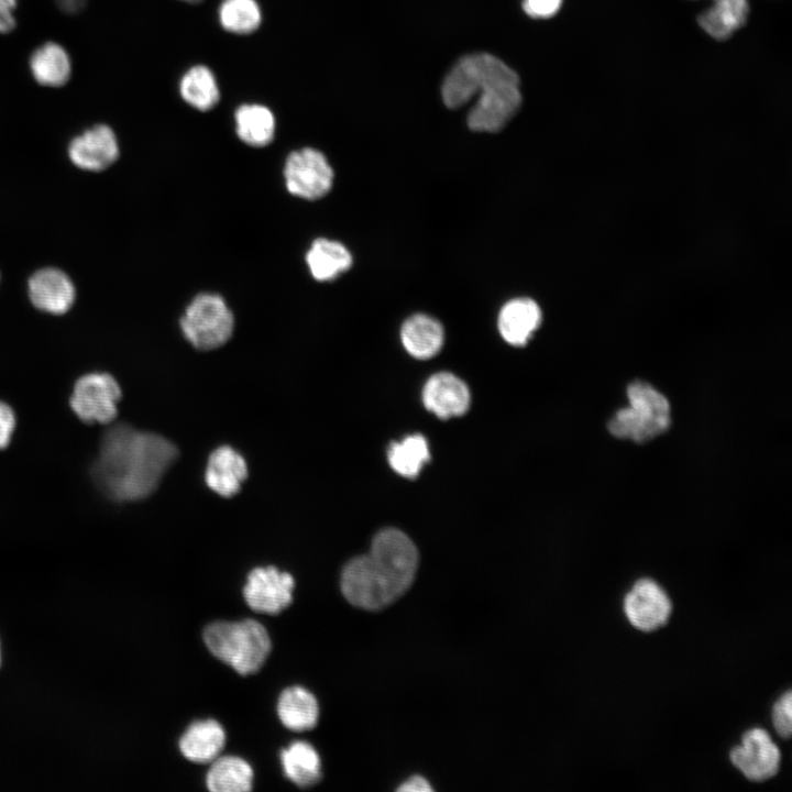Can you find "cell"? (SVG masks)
Segmentation results:
<instances>
[{"label": "cell", "mask_w": 792, "mask_h": 792, "mask_svg": "<svg viewBox=\"0 0 792 792\" xmlns=\"http://www.w3.org/2000/svg\"><path fill=\"white\" fill-rule=\"evenodd\" d=\"M176 459L177 448L168 439L122 424L105 433L91 474L110 498L139 501L155 491Z\"/></svg>", "instance_id": "cell-1"}, {"label": "cell", "mask_w": 792, "mask_h": 792, "mask_svg": "<svg viewBox=\"0 0 792 792\" xmlns=\"http://www.w3.org/2000/svg\"><path fill=\"white\" fill-rule=\"evenodd\" d=\"M479 94L469 112L473 131L497 132L512 119L521 102L517 74L499 58L477 53L464 56L442 85L447 107L459 108Z\"/></svg>", "instance_id": "cell-2"}, {"label": "cell", "mask_w": 792, "mask_h": 792, "mask_svg": "<svg viewBox=\"0 0 792 792\" xmlns=\"http://www.w3.org/2000/svg\"><path fill=\"white\" fill-rule=\"evenodd\" d=\"M419 553L411 539L396 528L378 531L366 554L369 581L380 603L387 607L410 587Z\"/></svg>", "instance_id": "cell-3"}, {"label": "cell", "mask_w": 792, "mask_h": 792, "mask_svg": "<svg viewBox=\"0 0 792 792\" xmlns=\"http://www.w3.org/2000/svg\"><path fill=\"white\" fill-rule=\"evenodd\" d=\"M204 640L217 659L242 675L258 671L272 647L266 628L254 619L211 623Z\"/></svg>", "instance_id": "cell-4"}, {"label": "cell", "mask_w": 792, "mask_h": 792, "mask_svg": "<svg viewBox=\"0 0 792 792\" xmlns=\"http://www.w3.org/2000/svg\"><path fill=\"white\" fill-rule=\"evenodd\" d=\"M627 396L629 407L618 410L608 422L613 436L641 443L669 428L670 405L659 391L635 381L629 384Z\"/></svg>", "instance_id": "cell-5"}, {"label": "cell", "mask_w": 792, "mask_h": 792, "mask_svg": "<svg viewBox=\"0 0 792 792\" xmlns=\"http://www.w3.org/2000/svg\"><path fill=\"white\" fill-rule=\"evenodd\" d=\"M234 319L224 299L217 294H199L180 318L186 340L198 350L223 345L232 336Z\"/></svg>", "instance_id": "cell-6"}, {"label": "cell", "mask_w": 792, "mask_h": 792, "mask_svg": "<svg viewBox=\"0 0 792 792\" xmlns=\"http://www.w3.org/2000/svg\"><path fill=\"white\" fill-rule=\"evenodd\" d=\"M121 388L108 373H89L77 380L70 396L74 413L85 422L108 424L117 416Z\"/></svg>", "instance_id": "cell-7"}, {"label": "cell", "mask_w": 792, "mask_h": 792, "mask_svg": "<svg viewBox=\"0 0 792 792\" xmlns=\"http://www.w3.org/2000/svg\"><path fill=\"white\" fill-rule=\"evenodd\" d=\"M284 178L292 195L315 200L326 196L331 189L333 170L320 151L305 147L287 156Z\"/></svg>", "instance_id": "cell-8"}, {"label": "cell", "mask_w": 792, "mask_h": 792, "mask_svg": "<svg viewBox=\"0 0 792 792\" xmlns=\"http://www.w3.org/2000/svg\"><path fill=\"white\" fill-rule=\"evenodd\" d=\"M295 580L275 566L253 569L243 588L246 604L255 612L278 614L293 601Z\"/></svg>", "instance_id": "cell-9"}, {"label": "cell", "mask_w": 792, "mask_h": 792, "mask_svg": "<svg viewBox=\"0 0 792 792\" xmlns=\"http://www.w3.org/2000/svg\"><path fill=\"white\" fill-rule=\"evenodd\" d=\"M730 760L747 779L761 782L777 774L781 754L765 729L752 728L744 734L741 745L730 751Z\"/></svg>", "instance_id": "cell-10"}, {"label": "cell", "mask_w": 792, "mask_h": 792, "mask_svg": "<svg viewBox=\"0 0 792 792\" xmlns=\"http://www.w3.org/2000/svg\"><path fill=\"white\" fill-rule=\"evenodd\" d=\"M672 610L666 591L653 580H638L624 600L628 622L641 631H652L663 626Z\"/></svg>", "instance_id": "cell-11"}, {"label": "cell", "mask_w": 792, "mask_h": 792, "mask_svg": "<svg viewBox=\"0 0 792 792\" xmlns=\"http://www.w3.org/2000/svg\"><path fill=\"white\" fill-rule=\"evenodd\" d=\"M67 151L75 166L89 172L103 170L119 157L116 133L102 123L95 124L72 139Z\"/></svg>", "instance_id": "cell-12"}, {"label": "cell", "mask_w": 792, "mask_h": 792, "mask_svg": "<svg viewBox=\"0 0 792 792\" xmlns=\"http://www.w3.org/2000/svg\"><path fill=\"white\" fill-rule=\"evenodd\" d=\"M28 292L35 308L53 315L67 312L76 297L72 279L54 267L36 271L29 279Z\"/></svg>", "instance_id": "cell-13"}, {"label": "cell", "mask_w": 792, "mask_h": 792, "mask_svg": "<svg viewBox=\"0 0 792 792\" xmlns=\"http://www.w3.org/2000/svg\"><path fill=\"white\" fill-rule=\"evenodd\" d=\"M425 407L439 418L463 415L470 406V392L458 376L441 372L432 375L422 391Z\"/></svg>", "instance_id": "cell-14"}, {"label": "cell", "mask_w": 792, "mask_h": 792, "mask_svg": "<svg viewBox=\"0 0 792 792\" xmlns=\"http://www.w3.org/2000/svg\"><path fill=\"white\" fill-rule=\"evenodd\" d=\"M248 476L244 458L233 448L221 446L209 455L205 472L208 487L222 497L235 495Z\"/></svg>", "instance_id": "cell-15"}, {"label": "cell", "mask_w": 792, "mask_h": 792, "mask_svg": "<svg viewBox=\"0 0 792 792\" xmlns=\"http://www.w3.org/2000/svg\"><path fill=\"white\" fill-rule=\"evenodd\" d=\"M29 68L33 79L48 88L65 86L73 73L69 53L63 45L53 41L41 44L32 52Z\"/></svg>", "instance_id": "cell-16"}, {"label": "cell", "mask_w": 792, "mask_h": 792, "mask_svg": "<svg viewBox=\"0 0 792 792\" xmlns=\"http://www.w3.org/2000/svg\"><path fill=\"white\" fill-rule=\"evenodd\" d=\"M541 321L539 306L530 298H516L503 306L498 315V330L512 345H524Z\"/></svg>", "instance_id": "cell-17"}, {"label": "cell", "mask_w": 792, "mask_h": 792, "mask_svg": "<svg viewBox=\"0 0 792 792\" xmlns=\"http://www.w3.org/2000/svg\"><path fill=\"white\" fill-rule=\"evenodd\" d=\"M226 744L222 726L215 719L194 722L179 739L183 756L196 763L212 762Z\"/></svg>", "instance_id": "cell-18"}, {"label": "cell", "mask_w": 792, "mask_h": 792, "mask_svg": "<svg viewBox=\"0 0 792 792\" xmlns=\"http://www.w3.org/2000/svg\"><path fill=\"white\" fill-rule=\"evenodd\" d=\"M400 338L410 355L427 360L440 351L444 333L438 320L426 315H414L404 322Z\"/></svg>", "instance_id": "cell-19"}, {"label": "cell", "mask_w": 792, "mask_h": 792, "mask_svg": "<svg viewBox=\"0 0 792 792\" xmlns=\"http://www.w3.org/2000/svg\"><path fill=\"white\" fill-rule=\"evenodd\" d=\"M277 714L286 728L294 732L309 730L318 722V702L305 688L289 686L279 695Z\"/></svg>", "instance_id": "cell-20"}, {"label": "cell", "mask_w": 792, "mask_h": 792, "mask_svg": "<svg viewBox=\"0 0 792 792\" xmlns=\"http://www.w3.org/2000/svg\"><path fill=\"white\" fill-rule=\"evenodd\" d=\"M306 262L315 279L329 282L352 266V255L342 243L319 238L307 252Z\"/></svg>", "instance_id": "cell-21"}, {"label": "cell", "mask_w": 792, "mask_h": 792, "mask_svg": "<svg viewBox=\"0 0 792 792\" xmlns=\"http://www.w3.org/2000/svg\"><path fill=\"white\" fill-rule=\"evenodd\" d=\"M697 18L700 26L712 37L724 41L744 26L749 13L748 0H713Z\"/></svg>", "instance_id": "cell-22"}, {"label": "cell", "mask_w": 792, "mask_h": 792, "mask_svg": "<svg viewBox=\"0 0 792 792\" xmlns=\"http://www.w3.org/2000/svg\"><path fill=\"white\" fill-rule=\"evenodd\" d=\"M235 128L239 139L248 145L263 147L274 139L275 118L263 105L245 103L235 113Z\"/></svg>", "instance_id": "cell-23"}, {"label": "cell", "mask_w": 792, "mask_h": 792, "mask_svg": "<svg viewBox=\"0 0 792 792\" xmlns=\"http://www.w3.org/2000/svg\"><path fill=\"white\" fill-rule=\"evenodd\" d=\"M253 770L240 757H217L207 772L206 784L213 792H245L252 789Z\"/></svg>", "instance_id": "cell-24"}, {"label": "cell", "mask_w": 792, "mask_h": 792, "mask_svg": "<svg viewBox=\"0 0 792 792\" xmlns=\"http://www.w3.org/2000/svg\"><path fill=\"white\" fill-rule=\"evenodd\" d=\"M285 776L296 785L307 788L321 778V763L316 749L307 741L292 743L280 752Z\"/></svg>", "instance_id": "cell-25"}, {"label": "cell", "mask_w": 792, "mask_h": 792, "mask_svg": "<svg viewBox=\"0 0 792 792\" xmlns=\"http://www.w3.org/2000/svg\"><path fill=\"white\" fill-rule=\"evenodd\" d=\"M179 92L185 102L199 111L212 109L220 99L213 73L204 65L189 68L182 77Z\"/></svg>", "instance_id": "cell-26"}, {"label": "cell", "mask_w": 792, "mask_h": 792, "mask_svg": "<svg viewBox=\"0 0 792 792\" xmlns=\"http://www.w3.org/2000/svg\"><path fill=\"white\" fill-rule=\"evenodd\" d=\"M388 462L392 469L405 477H416L425 463L430 460L427 440L421 435L406 437L393 442L388 448Z\"/></svg>", "instance_id": "cell-27"}, {"label": "cell", "mask_w": 792, "mask_h": 792, "mask_svg": "<svg viewBox=\"0 0 792 792\" xmlns=\"http://www.w3.org/2000/svg\"><path fill=\"white\" fill-rule=\"evenodd\" d=\"M219 20L228 32L246 35L258 29L262 13L256 0H223Z\"/></svg>", "instance_id": "cell-28"}, {"label": "cell", "mask_w": 792, "mask_h": 792, "mask_svg": "<svg viewBox=\"0 0 792 792\" xmlns=\"http://www.w3.org/2000/svg\"><path fill=\"white\" fill-rule=\"evenodd\" d=\"M772 723L778 735L782 738H789L792 733V693L787 691L773 704Z\"/></svg>", "instance_id": "cell-29"}, {"label": "cell", "mask_w": 792, "mask_h": 792, "mask_svg": "<svg viewBox=\"0 0 792 792\" xmlns=\"http://www.w3.org/2000/svg\"><path fill=\"white\" fill-rule=\"evenodd\" d=\"M563 0H524V11L536 19L553 16L561 8Z\"/></svg>", "instance_id": "cell-30"}, {"label": "cell", "mask_w": 792, "mask_h": 792, "mask_svg": "<svg viewBox=\"0 0 792 792\" xmlns=\"http://www.w3.org/2000/svg\"><path fill=\"white\" fill-rule=\"evenodd\" d=\"M15 427V416L12 408L0 402V449L6 448Z\"/></svg>", "instance_id": "cell-31"}, {"label": "cell", "mask_w": 792, "mask_h": 792, "mask_svg": "<svg viewBox=\"0 0 792 792\" xmlns=\"http://www.w3.org/2000/svg\"><path fill=\"white\" fill-rule=\"evenodd\" d=\"M18 0H0V33L8 34L16 28L14 11Z\"/></svg>", "instance_id": "cell-32"}, {"label": "cell", "mask_w": 792, "mask_h": 792, "mask_svg": "<svg viewBox=\"0 0 792 792\" xmlns=\"http://www.w3.org/2000/svg\"><path fill=\"white\" fill-rule=\"evenodd\" d=\"M397 790L405 792H425L432 791V788L424 777L413 776L407 781L403 782Z\"/></svg>", "instance_id": "cell-33"}, {"label": "cell", "mask_w": 792, "mask_h": 792, "mask_svg": "<svg viewBox=\"0 0 792 792\" xmlns=\"http://www.w3.org/2000/svg\"><path fill=\"white\" fill-rule=\"evenodd\" d=\"M57 8L66 14H78L88 3V0H54Z\"/></svg>", "instance_id": "cell-34"}, {"label": "cell", "mask_w": 792, "mask_h": 792, "mask_svg": "<svg viewBox=\"0 0 792 792\" xmlns=\"http://www.w3.org/2000/svg\"><path fill=\"white\" fill-rule=\"evenodd\" d=\"M182 1L189 2V3H197V2H200L201 0H182Z\"/></svg>", "instance_id": "cell-35"}, {"label": "cell", "mask_w": 792, "mask_h": 792, "mask_svg": "<svg viewBox=\"0 0 792 792\" xmlns=\"http://www.w3.org/2000/svg\"><path fill=\"white\" fill-rule=\"evenodd\" d=\"M0 662H1V656H0Z\"/></svg>", "instance_id": "cell-36"}]
</instances>
